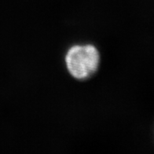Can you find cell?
<instances>
[{"label":"cell","instance_id":"cell-1","mask_svg":"<svg viewBox=\"0 0 154 154\" xmlns=\"http://www.w3.org/2000/svg\"><path fill=\"white\" fill-rule=\"evenodd\" d=\"M99 54L91 45L76 46L69 50L66 57L69 71L77 79H85L97 70Z\"/></svg>","mask_w":154,"mask_h":154}]
</instances>
